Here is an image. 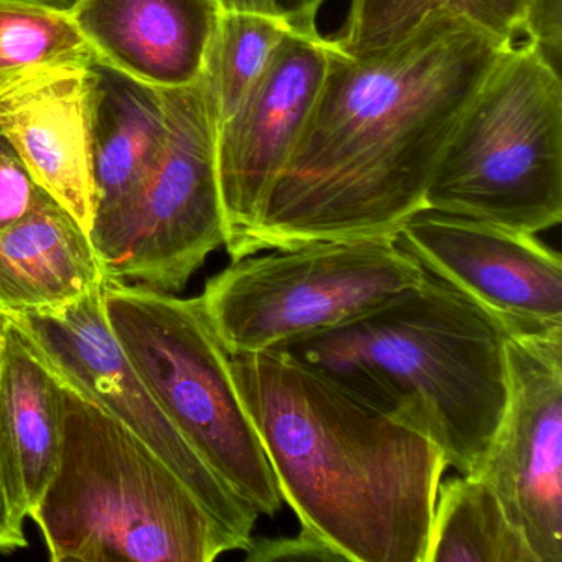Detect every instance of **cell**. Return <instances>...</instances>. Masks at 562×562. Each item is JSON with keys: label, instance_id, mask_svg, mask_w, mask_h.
<instances>
[{"label": "cell", "instance_id": "24", "mask_svg": "<svg viewBox=\"0 0 562 562\" xmlns=\"http://www.w3.org/2000/svg\"><path fill=\"white\" fill-rule=\"evenodd\" d=\"M525 41L538 45L549 64L561 65V0H529Z\"/></svg>", "mask_w": 562, "mask_h": 562}, {"label": "cell", "instance_id": "16", "mask_svg": "<svg viewBox=\"0 0 562 562\" xmlns=\"http://www.w3.org/2000/svg\"><path fill=\"white\" fill-rule=\"evenodd\" d=\"M106 281L90 233L42 190L19 222L0 232V311L61 307Z\"/></svg>", "mask_w": 562, "mask_h": 562}, {"label": "cell", "instance_id": "7", "mask_svg": "<svg viewBox=\"0 0 562 562\" xmlns=\"http://www.w3.org/2000/svg\"><path fill=\"white\" fill-rule=\"evenodd\" d=\"M269 251L236 259L200 295L229 357L281 350L334 330L426 274L393 238Z\"/></svg>", "mask_w": 562, "mask_h": 562}, {"label": "cell", "instance_id": "11", "mask_svg": "<svg viewBox=\"0 0 562 562\" xmlns=\"http://www.w3.org/2000/svg\"><path fill=\"white\" fill-rule=\"evenodd\" d=\"M328 38L292 31L238 106L215 127L216 173L228 255L261 216L327 68Z\"/></svg>", "mask_w": 562, "mask_h": 562}, {"label": "cell", "instance_id": "1", "mask_svg": "<svg viewBox=\"0 0 562 562\" xmlns=\"http://www.w3.org/2000/svg\"><path fill=\"white\" fill-rule=\"evenodd\" d=\"M233 261L314 243L396 239L426 210L440 156L513 42L446 9L391 44L341 50Z\"/></svg>", "mask_w": 562, "mask_h": 562}, {"label": "cell", "instance_id": "6", "mask_svg": "<svg viewBox=\"0 0 562 562\" xmlns=\"http://www.w3.org/2000/svg\"><path fill=\"white\" fill-rule=\"evenodd\" d=\"M101 295L127 360L196 452L259 515H278V480L200 295L180 299L108 278Z\"/></svg>", "mask_w": 562, "mask_h": 562}, {"label": "cell", "instance_id": "19", "mask_svg": "<svg viewBox=\"0 0 562 562\" xmlns=\"http://www.w3.org/2000/svg\"><path fill=\"white\" fill-rule=\"evenodd\" d=\"M292 31L272 15L220 9L200 77L215 127L255 87Z\"/></svg>", "mask_w": 562, "mask_h": 562}, {"label": "cell", "instance_id": "4", "mask_svg": "<svg viewBox=\"0 0 562 562\" xmlns=\"http://www.w3.org/2000/svg\"><path fill=\"white\" fill-rule=\"evenodd\" d=\"M58 380L60 465L31 515L52 561L213 562L243 551L136 434Z\"/></svg>", "mask_w": 562, "mask_h": 562}, {"label": "cell", "instance_id": "2", "mask_svg": "<svg viewBox=\"0 0 562 562\" xmlns=\"http://www.w3.org/2000/svg\"><path fill=\"white\" fill-rule=\"evenodd\" d=\"M282 502L341 561L426 562L447 463L284 350L229 357Z\"/></svg>", "mask_w": 562, "mask_h": 562}, {"label": "cell", "instance_id": "17", "mask_svg": "<svg viewBox=\"0 0 562 562\" xmlns=\"http://www.w3.org/2000/svg\"><path fill=\"white\" fill-rule=\"evenodd\" d=\"M91 70L98 215L126 199L156 162L169 130V108L166 90L136 80L100 58H93Z\"/></svg>", "mask_w": 562, "mask_h": 562}, {"label": "cell", "instance_id": "10", "mask_svg": "<svg viewBox=\"0 0 562 562\" xmlns=\"http://www.w3.org/2000/svg\"><path fill=\"white\" fill-rule=\"evenodd\" d=\"M508 401L479 475L538 562H562V325L512 331Z\"/></svg>", "mask_w": 562, "mask_h": 562}, {"label": "cell", "instance_id": "13", "mask_svg": "<svg viewBox=\"0 0 562 562\" xmlns=\"http://www.w3.org/2000/svg\"><path fill=\"white\" fill-rule=\"evenodd\" d=\"M93 58H64L0 75V131L35 183L88 233L97 215Z\"/></svg>", "mask_w": 562, "mask_h": 562}, {"label": "cell", "instance_id": "26", "mask_svg": "<svg viewBox=\"0 0 562 562\" xmlns=\"http://www.w3.org/2000/svg\"><path fill=\"white\" fill-rule=\"evenodd\" d=\"M29 544L24 535V525L15 521L0 479V552H14Z\"/></svg>", "mask_w": 562, "mask_h": 562}, {"label": "cell", "instance_id": "12", "mask_svg": "<svg viewBox=\"0 0 562 562\" xmlns=\"http://www.w3.org/2000/svg\"><path fill=\"white\" fill-rule=\"evenodd\" d=\"M396 243L512 331L562 325V258L532 233L426 209Z\"/></svg>", "mask_w": 562, "mask_h": 562}, {"label": "cell", "instance_id": "21", "mask_svg": "<svg viewBox=\"0 0 562 562\" xmlns=\"http://www.w3.org/2000/svg\"><path fill=\"white\" fill-rule=\"evenodd\" d=\"M94 55L70 15L0 8V75L32 65Z\"/></svg>", "mask_w": 562, "mask_h": 562}, {"label": "cell", "instance_id": "9", "mask_svg": "<svg viewBox=\"0 0 562 562\" xmlns=\"http://www.w3.org/2000/svg\"><path fill=\"white\" fill-rule=\"evenodd\" d=\"M8 315L58 378L136 434L248 548L261 515L196 452L134 370L108 324L101 288L61 307Z\"/></svg>", "mask_w": 562, "mask_h": 562}, {"label": "cell", "instance_id": "20", "mask_svg": "<svg viewBox=\"0 0 562 562\" xmlns=\"http://www.w3.org/2000/svg\"><path fill=\"white\" fill-rule=\"evenodd\" d=\"M529 0H381L353 24L344 25L331 42L341 50H373L403 37L429 12L446 9L475 22L506 41H525Z\"/></svg>", "mask_w": 562, "mask_h": 562}, {"label": "cell", "instance_id": "25", "mask_svg": "<svg viewBox=\"0 0 562 562\" xmlns=\"http://www.w3.org/2000/svg\"><path fill=\"white\" fill-rule=\"evenodd\" d=\"M220 9L261 12L288 22L295 31H317V15L327 0H213Z\"/></svg>", "mask_w": 562, "mask_h": 562}, {"label": "cell", "instance_id": "28", "mask_svg": "<svg viewBox=\"0 0 562 562\" xmlns=\"http://www.w3.org/2000/svg\"><path fill=\"white\" fill-rule=\"evenodd\" d=\"M381 0H351L350 11H348L347 21L344 25L353 24L358 19L363 18L364 14L376 8Z\"/></svg>", "mask_w": 562, "mask_h": 562}, {"label": "cell", "instance_id": "8", "mask_svg": "<svg viewBox=\"0 0 562 562\" xmlns=\"http://www.w3.org/2000/svg\"><path fill=\"white\" fill-rule=\"evenodd\" d=\"M166 143L139 186L98 213L91 241L108 279L176 294L225 246L215 123L202 83L166 90Z\"/></svg>", "mask_w": 562, "mask_h": 562}, {"label": "cell", "instance_id": "27", "mask_svg": "<svg viewBox=\"0 0 562 562\" xmlns=\"http://www.w3.org/2000/svg\"><path fill=\"white\" fill-rule=\"evenodd\" d=\"M80 2L81 0H0V8L34 9V11L71 15Z\"/></svg>", "mask_w": 562, "mask_h": 562}, {"label": "cell", "instance_id": "23", "mask_svg": "<svg viewBox=\"0 0 562 562\" xmlns=\"http://www.w3.org/2000/svg\"><path fill=\"white\" fill-rule=\"evenodd\" d=\"M245 551L249 562L341 561L322 539L302 528L294 538H252Z\"/></svg>", "mask_w": 562, "mask_h": 562}, {"label": "cell", "instance_id": "18", "mask_svg": "<svg viewBox=\"0 0 562 562\" xmlns=\"http://www.w3.org/2000/svg\"><path fill=\"white\" fill-rule=\"evenodd\" d=\"M426 562H538L480 475L440 480Z\"/></svg>", "mask_w": 562, "mask_h": 562}, {"label": "cell", "instance_id": "29", "mask_svg": "<svg viewBox=\"0 0 562 562\" xmlns=\"http://www.w3.org/2000/svg\"><path fill=\"white\" fill-rule=\"evenodd\" d=\"M5 341V314L0 311V360H2V350Z\"/></svg>", "mask_w": 562, "mask_h": 562}, {"label": "cell", "instance_id": "5", "mask_svg": "<svg viewBox=\"0 0 562 562\" xmlns=\"http://www.w3.org/2000/svg\"><path fill=\"white\" fill-rule=\"evenodd\" d=\"M426 209L538 233L562 222V81L538 45L503 52L447 143Z\"/></svg>", "mask_w": 562, "mask_h": 562}, {"label": "cell", "instance_id": "3", "mask_svg": "<svg viewBox=\"0 0 562 562\" xmlns=\"http://www.w3.org/2000/svg\"><path fill=\"white\" fill-rule=\"evenodd\" d=\"M512 328L426 271L367 314L281 348L479 475L508 401Z\"/></svg>", "mask_w": 562, "mask_h": 562}, {"label": "cell", "instance_id": "14", "mask_svg": "<svg viewBox=\"0 0 562 562\" xmlns=\"http://www.w3.org/2000/svg\"><path fill=\"white\" fill-rule=\"evenodd\" d=\"M218 11L213 0H81L70 18L94 57L172 90L202 77Z\"/></svg>", "mask_w": 562, "mask_h": 562}, {"label": "cell", "instance_id": "15", "mask_svg": "<svg viewBox=\"0 0 562 562\" xmlns=\"http://www.w3.org/2000/svg\"><path fill=\"white\" fill-rule=\"evenodd\" d=\"M61 424L60 380L5 314L0 360V479L12 516L21 525L31 518L57 475Z\"/></svg>", "mask_w": 562, "mask_h": 562}, {"label": "cell", "instance_id": "22", "mask_svg": "<svg viewBox=\"0 0 562 562\" xmlns=\"http://www.w3.org/2000/svg\"><path fill=\"white\" fill-rule=\"evenodd\" d=\"M41 192L18 150L0 131V232L29 213Z\"/></svg>", "mask_w": 562, "mask_h": 562}]
</instances>
